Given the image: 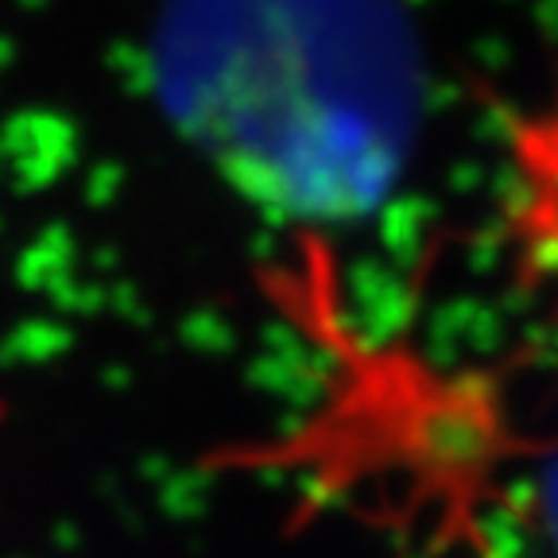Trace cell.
Here are the masks:
<instances>
[{
    "instance_id": "1",
    "label": "cell",
    "mask_w": 558,
    "mask_h": 558,
    "mask_svg": "<svg viewBox=\"0 0 558 558\" xmlns=\"http://www.w3.org/2000/svg\"><path fill=\"white\" fill-rule=\"evenodd\" d=\"M167 113L256 198L373 209L415 136V59L384 0H167Z\"/></svg>"
},
{
    "instance_id": "2",
    "label": "cell",
    "mask_w": 558,
    "mask_h": 558,
    "mask_svg": "<svg viewBox=\"0 0 558 558\" xmlns=\"http://www.w3.org/2000/svg\"><path fill=\"white\" fill-rule=\"evenodd\" d=\"M543 523H547L550 547H555V555H558V465L550 470L547 488H543Z\"/></svg>"
}]
</instances>
